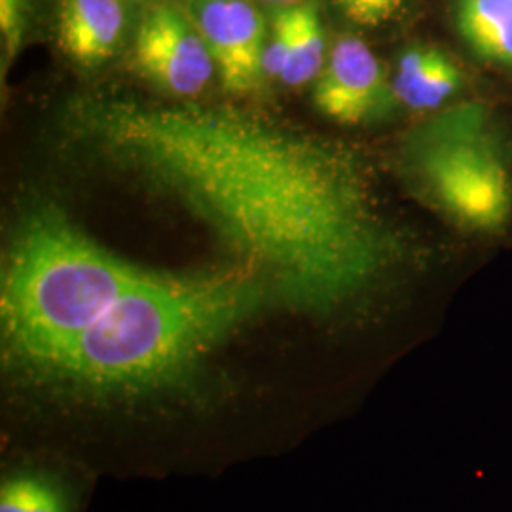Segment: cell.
Instances as JSON below:
<instances>
[{
  "label": "cell",
  "mask_w": 512,
  "mask_h": 512,
  "mask_svg": "<svg viewBox=\"0 0 512 512\" xmlns=\"http://www.w3.org/2000/svg\"><path fill=\"white\" fill-rule=\"evenodd\" d=\"M135 63L152 84L183 99L200 95L217 71L192 19L169 4H160L141 19L135 35Z\"/></svg>",
  "instance_id": "5b68a950"
},
{
  "label": "cell",
  "mask_w": 512,
  "mask_h": 512,
  "mask_svg": "<svg viewBox=\"0 0 512 512\" xmlns=\"http://www.w3.org/2000/svg\"><path fill=\"white\" fill-rule=\"evenodd\" d=\"M342 12L361 27H380L397 18L404 0H336Z\"/></svg>",
  "instance_id": "4fadbf2b"
},
{
  "label": "cell",
  "mask_w": 512,
  "mask_h": 512,
  "mask_svg": "<svg viewBox=\"0 0 512 512\" xmlns=\"http://www.w3.org/2000/svg\"><path fill=\"white\" fill-rule=\"evenodd\" d=\"M29 6L31 0H0V31L4 40V57L8 61L18 54Z\"/></svg>",
  "instance_id": "5bb4252c"
},
{
  "label": "cell",
  "mask_w": 512,
  "mask_h": 512,
  "mask_svg": "<svg viewBox=\"0 0 512 512\" xmlns=\"http://www.w3.org/2000/svg\"><path fill=\"white\" fill-rule=\"evenodd\" d=\"M148 274L99 247L57 209H38L19 224L2 264L6 355L40 376Z\"/></svg>",
  "instance_id": "3957f363"
},
{
  "label": "cell",
  "mask_w": 512,
  "mask_h": 512,
  "mask_svg": "<svg viewBox=\"0 0 512 512\" xmlns=\"http://www.w3.org/2000/svg\"><path fill=\"white\" fill-rule=\"evenodd\" d=\"M454 23L473 54L512 69V0H454Z\"/></svg>",
  "instance_id": "8fae6325"
},
{
  "label": "cell",
  "mask_w": 512,
  "mask_h": 512,
  "mask_svg": "<svg viewBox=\"0 0 512 512\" xmlns=\"http://www.w3.org/2000/svg\"><path fill=\"white\" fill-rule=\"evenodd\" d=\"M403 162L459 226L490 234L512 219L511 145L488 107L467 103L427 120L406 139Z\"/></svg>",
  "instance_id": "277c9868"
},
{
  "label": "cell",
  "mask_w": 512,
  "mask_h": 512,
  "mask_svg": "<svg viewBox=\"0 0 512 512\" xmlns=\"http://www.w3.org/2000/svg\"><path fill=\"white\" fill-rule=\"evenodd\" d=\"M391 82L399 103L414 110H435L452 99L465 80L450 55L416 44L404 50Z\"/></svg>",
  "instance_id": "30bf717a"
},
{
  "label": "cell",
  "mask_w": 512,
  "mask_h": 512,
  "mask_svg": "<svg viewBox=\"0 0 512 512\" xmlns=\"http://www.w3.org/2000/svg\"><path fill=\"white\" fill-rule=\"evenodd\" d=\"M313 101L323 116L344 126L382 120L399 103L384 65L355 37L340 38L334 44L329 61L315 80Z\"/></svg>",
  "instance_id": "8992f818"
},
{
  "label": "cell",
  "mask_w": 512,
  "mask_h": 512,
  "mask_svg": "<svg viewBox=\"0 0 512 512\" xmlns=\"http://www.w3.org/2000/svg\"><path fill=\"white\" fill-rule=\"evenodd\" d=\"M325 67V33L315 4L302 2L281 10L268 38L264 71L279 76L287 86L317 80Z\"/></svg>",
  "instance_id": "ba28073f"
},
{
  "label": "cell",
  "mask_w": 512,
  "mask_h": 512,
  "mask_svg": "<svg viewBox=\"0 0 512 512\" xmlns=\"http://www.w3.org/2000/svg\"><path fill=\"white\" fill-rule=\"evenodd\" d=\"M266 2H275V4H302V0H266Z\"/></svg>",
  "instance_id": "9a60e30c"
},
{
  "label": "cell",
  "mask_w": 512,
  "mask_h": 512,
  "mask_svg": "<svg viewBox=\"0 0 512 512\" xmlns=\"http://www.w3.org/2000/svg\"><path fill=\"white\" fill-rule=\"evenodd\" d=\"M215 59L224 90L249 93L264 73L266 23L251 0H184Z\"/></svg>",
  "instance_id": "52a82bcc"
},
{
  "label": "cell",
  "mask_w": 512,
  "mask_h": 512,
  "mask_svg": "<svg viewBox=\"0 0 512 512\" xmlns=\"http://www.w3.org/2000/svg\"><path fill=\"white\" fill-rule=\"evenodd\" d=\"M0 512H71L69 499L52 478L19 473L4 480Z\"/></svg>",
  "instance_id": "7c38bea8"
},
{
  "label": "cell",
  "mask_w": 512,
  "mask_h": 512,
  "mask_svg": "<svg viewBox=\"0 0 512 512\" xmlns=\"http://www.w3.org/2000/svg\"><path fill=\"white\" fill-rule=\"evenodd\" d=\"M126 31L122 0H61L59 44L84 67H95L114 54Z\"/></svg>",
  "instance_id": "9c48e42d"
},
{
  "label": "cell",
  "mask_w": 512,
  "mask_h": 512,
  "mask_svg": "<svg viewBox=\"0 0 512 512\" xmlns=\"http://www.w3.org/2000/svg\"><path fill=\"white\" fill-rule=\"evenodd\" d=\"M279 306L243 268L150 274L122 294L40 378L84 397H122L162 387L260 311Z\"/></svg>",
  "instance_id": "7a4b0ae2"
},
{
  "label": "cell",
  "mask_w": 512,
  "mask_h": 512,
  "mask_svg": "<svg viewBox=\"0 0 512 512\" xmlns=\"http://www.w3.org/2000/svg\"><path fill=\"white\" fill-rule=\"evenodd\" d=\"M80 141L173 198L281 308L329 315L403 262L357 152L247 110L82 99Z\"/></svg>",
  "instance_id": "6da1fadb"
}]
</instances>
